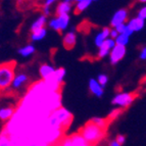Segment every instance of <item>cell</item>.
<instances>
[{"mask_svg":"<svg viewBox=\"0 0 146 146\" xmlns=\"http://www.w3.org/2000/svg\"><path fill=\"white\" fill-rule=\"evenodd\" d=\"M56 1H58V0H45L44 1V6H46V7H50L53 3H55Z\"/></svg>","mask_w":146,"mask_h":146,"instance_id":"obj_32","label":"cell"},{"mask_svg":"<svg viewBox=\"0 0 146 146\" xmlns=\"http://www.w3.org/2000/svg\"><path fill=\"white\" fill-rule=\"evenodd\" d=\"M28 80H29V79H28V76L26 75V74H24V73L17 74V75L15 76V79L12 81L10 87H11L13 90H19V89H21L25 84L27 83Z\"/></svg>","mask_w":146,"mask_h":146,"instance_id":"obj_13","label":"cell"},{"mask_svg":"<svg viewBox=\"0 0 146 146\" xmlns=\"http://www.w3.org/2000/svg\"><path fill=\"white\" fill-rule=\"evenodd\" d=\"M72 119H73V115L71 111L60 106L50 113V115L47 117L46 123L49 127L62 131L64 128H66L71 124Z\"/></svg>","mask_w":146,"mask_h":146,"instance_id":"obj_1","label":"cell"},{"mask_svg":"<svg viewBox=\"0 0 146 146\" xmlns=\"http://www.w3.org/2000/svg\"><path fill=\"white\" fill-rule=\"evenodd\" d=\"M110 28H107V27L103 28L101 31L98 32L97 35H96L95 38H94L95 46L99 48V47L103 44V42H104L106 39L110 38Z\"/></svg>","mask_w":146,"mask_h":146,"instance_id":"obj_12","label":"cell"},{"mask_svg":"<svg viewBox=\"0 0 146 146\" xmlns=\"http://www.w3.org/2000/svg\"><path fill=\"white\" fill-rule=\"evenodd\" d=\"M80 134L85 139V141L88 143V145L91 146L98 143L104 137V130L100 129L99 127L95 126L94 124L89 122L82 128Z\"/></svg>","mask_w":146,"mask_h":146,"instance_id":"obj_2","label":"cell"},{"mask_svg":"<svg viewBox=\"0 0 146 146\" xmlns=\"http://www.w3.org/2000/svg\"><path fill=\"white\" fill-rule=\"evenodd\" d=\"M47 24V17L46 15H40L38 19L33 22V24L31 25V32H34L36 30H39V29H42V28H45Z\"/></svg>","mask_w":146,"mask_h":146,"instance_id":"obj_16","label":"cell"},{"mask_svg":"<svg viewBox=\"0 0 146 146\" xmlns=\"http://www.w3.org/2000/svg\"><path fill=\"white\" fill-rule=\"evenodd\" d=\"M73 1H75V2H79V1H82V0H73Z\"/></svg>","mask_w":146,"mask_h":146,"instance_id":"obj_36","label":"cell"},{"mask_svg":"<svg viewBox=\"0 0 146 146\" xmlns=\"http://www.w3.org/2000/svg\"><path fill=\"white\" fill-rule=\"evenodd\" d=\"M126 55V47L119 46V45H115L113 48L111 49V51L110 53V61L111 64H117L119 61L124 58V56Z\"/></svg>","mask_w":146,"mask_h":146,"instance_id":"obj_6","label":"cell"},{"mask_svg":"<svg viewBox=\"0 0 146 146\" xmlns=\"http://www.w3.org/2000/svg\"><path fill=\"white\" fill-rule=\"evenodd\" d=\"M117 36H119V33H117V30H115V28H112V29H110V38H111V39L115 40Z\"/></svg>","mask_w":146,"mask_h":146,"instance_id":"obj_29","label":"cell"},{"mask_svg":"<svg viewBox=\"0 0 146 146\" xmlns=\"http://www.w3.org/2000/svg\"><path fill=\"white\" fill-rule=\"evenodd\" d=\"M91 3H92V0H82V1L76 2L75 12L76 13H82L90 6Z\"/></svg>","mask_w":146,"mask_h":146,"instance_id":"obj_20","label":"cell"},{"mask_svg":"<svg viewBox=\"0 0 146 146\" xmlns=\"http://www.w3.org/2000/svg\"><path fill=\"white\" fill-rule=\"evenodd\" d=\"M127 25H128V27H129L130 29L133 31V33H134V32H139L143 29L144 26H145V21L140 19V17H136L131 19L129 22L127 23Z\"/></svg>","mask_w":146,"mask_h":146,"instance_id":"obj_14","label":"cell"},{"mask_svg":"<svg viewBox=\"0 0 146 146\" xmlns=\"http://www.w3.org/2000/svg\"><path fill=\"white\" fill-rule=\"evenodd\" d=\"M92 124H94L95 126L99 127L100 129L104 130L107 126V121L105 119H102V117H93L90 121Z\"/></svg>","mask_w":146,"mask_h":146,"instance_id":"obj_23","label":"cell"},{"mask_svg":"<svg viewBox=\"0 0 146 146\" xmlns=\"http://www.w3.org/2000/svg\"><path fill=\"white\" fill-rule=\"evenodd\" d=\"M50 13V7H46V6H43V15H48Z\"/></svg>","mask_w":146,"mask_h":146,"instance_id":"obj_33","label":"cell"},{"mask_svg":"<svg viewBox=\"0 0 146 146\" xmlns=\"http://www.w3.org/2000/svg\"><path fill=\"white\" fill-rule=\"evenodd\" d=\"M88 87L89 90L93 95H95L96 97H101L104 93V88L98 83V81L96 79H90L89 83H88Z\"/></svg>","mask_w":146,"mask_h":146,"instance_id":"obj_11","label":"cell"},{"mask_svg":"<svg viewBox=\"0 0 146 146\" xmlns=\"http://www.w3.org/2000/svg\"><path fill=\"white\" fill-rule=\"evenodd\" d=\"M110 146H123V145H121L119 143H117L115 140H112V141L110 143Z\"/></svg>","mask_w":146,"mask_h":146,"instance_id":"obj_34","label":"cell"},{"mask_svg":"<svg viewBox=\"0 0 146 146\" xmlns=\"http://www.w3.org/2000/svg\"><path fill=\"white\" fill-rule=\"evenodd\" d=\"M73 7V0H62L56 6V15H68Z\"/></svg>","mask_w":146,"mask_h":146,"instance_id":"obj_10","label":"cell"},{"mask_svg":"<svg viewBox=\"0 0 146 146\" xmlns=\"http://www.w3.org/2000/svg\"><path fill=\"white\" fill-rule=\"evenodd\" d=\"M122 113V110L121 108H115V110H112L110 112V115H108V119H115L119 115Z\"/></svg>","mask_w":146,"mask_h":146,"instance_id":"obj_26","label":"cell"},{"mask_svg":"<svg viewBox=\"0 0 146 146\" xmlns=\"http://www.w3.org/2000/svg\"><path fill=\"white\" fill-rule=\"evenodd\" d=\"M135 98H136V94H134V93L121 92L117 93L115 97L112 98L111 103L119 108H125V107L131 105L135 100Z\"/></svg>","mask_w":146,"mask_h":146,"instance_id":"obj_4","label":"cell"},{"mask_svg":"<svg viewBox=\"0 0 146 146\" xmlns=\"http://www.w3.org/2000/svg\"><path fill=\"white\" fill-rule=\"evenodd\" d=\"M129 40H130V36H128L127 34H124V33L119 34V36L115 39V45L126 47L127 45H128V43H129Z\"/></svg>","mask_w":146,"mask_h":146,"instance_id":"obj_22","label":"cell"},{"mask_svg":"<svg viewBox=\"0 0 146 146\" xmlns=\"http://www.w3.org/2000/svg\"><path fill=\"white\" fill-rule=\"evenodd\" d=\"M115 141L121 144V145H123V144L126 142V137H125L124 135H117V138H115Z\"/></svg>","mask_w":146,"mask_h":146,"instance_id":"obj_28","label":"cell"},{"mask_svg":"<svg viewBox=\"0 0 146 146\" xmlns=\"http://www.w3.org/2000/svg\"><path fill=\"white\" fill-rule=\"evenodd\" d=\"M15 115V110L12 107H2L0 108V119L2 121H7L11 119Z\"/></svg>","mask_w":146,"mask_h":146,"instance_id":"obj_19","label":"cell"},{"mask_svg":"<svg viewBox=\"0 0 146 146\" xmlns=\"http://www.w3.org/2000/svg\"><path fill=\"white\" fill-rule=\"evenodd\" d=\"M89 146H90V145H89Z\"/></svg>","mask_w":146,"mask_h":146,"instance_id":"obj_39","label":"cell"},{"mask_svg":"<svg viewBox=\"0 0 146 146\" xmlns=\"http://www.w3.org/2000/svg\"><path fill=\"white\" fill-rule=\"evenodd\" d=\"M15 76V62L9 61L0 64V91H4L11 86Z\"/></svg>","mask_w":146,"mask_h":146,"instance_id":"obj_3","label":"cell"},{"mask_svg":"<svg viewBox=\"0 0 146 146\" xmlns=\"http://www.w3.org/2000/svg\"><path fill=\"white\" fill-rule=\"evenodd\" d=\"M115 46V41L111 38H108L106 39L101 46L99 47V50H98V57L99 58H103L105 56H108L111 51V49Z\"/></svg>","mask_w":146,"mask_h":146,"instance_id":"obj_8","label":"cell"},{"mask_svg":"<svg viewBox=\"0 0 146 146\" xmlns=\"http://www.w3.org/2000/svg\"><path fill=\"white\" fill-rule=\"evenodd\" d=\"M0 146H12L9 137L5 135L4 133L0 134Z\"/></svg>","mask_w":146,"mask_h":146,"instance_id":"obj_24","label":"cell"},{"mask_svg":"<svg viewBox=\"0 0 146 146\" xmlns=\"http://www.w3.org/2000/svg\"><path fill=\"white\" fill-rule=\"evenodd\" d=\"M55 70L56 68H54L53 66L48 64V63H44V64H42V66H40L39 73H40V76H41V78L43 79L44 81H46L47 79H49L53 75Z\"/></svg>","mask_w":146,"mask_h":146,"instance_id":"obj_15","label":"cell"},{"mask_svg":"<svg viewBox=\"0 0 146 146\" xmlns=\"http://www.w3.org/2000/svg\"><path fill=\"white\" fill-rule=\"evenodd\" d=\"M72 145L73 146H89L85 141V139L81 136V134H75L71 137Z\"/></svg>","mask_w":146,"mask_h":146,"instance_id":"obj_21","label":"cell"},{"mask_svg":"<svg viewBox=\"0 0 146 146\" xmlns=\"http://www.w3.org/2000/svg\"><path fill=\"white\" fill-rule=\"evenodd\" d=\"M128 10L123 8V9H119L117 11H115L112 15L111 20H110V26L112 28H115L119 25L126 24L127 20H128Z\"/></svg>","mask_w":146,"mask_h":146,"instance_id":"obj_7","label":"cell"},{"mask_svg":"<svg viewBox=\"0 0 146 146\" xmlns=\"http://www.w3.org/2000/svg\"><path fill=\"white\" fill-rule=\"evenodd\" d=\"M137 17H140V19H142V20H144V21L146 20V5L140 8V10L138 11V15H137Z\"/></svg>","mask_w":146,"mask_h":146,"instance_id":"obj_27","label":"cell"},{"mask_svg":"<svg viewBox=\"0 0 146 146\" xmlns=\"http://www.w3.org/2000/svg\"><path fill=\"white\" fill-rule=\"evenodd\" d=\"M125 28H126V24H123V25H119V26H117V27H115V29L117 30L119 34H122V33H124Z\"/></svg>","mask_w":146,"mask_h":146,"instance_id":"obj_31","label":"cell"},{"mask_svg":"<svg viewBox=\"0 0 146 146\" xmlns=\"http://www.w3.org/2000/svg\"><path fill=\"white\" fill-rule=\"evenodd\" d=\"M138 1L141 3H146V0H138Z\"/></svg>","mask_w":146,"mask_h":146,"instance_id":"obj_35","label":"cell"},{"mask_svg":"<svg viewBox=\"0 0 146 146\" xmlns=\"http://www.w3.org/2000/svg\"><path fill=\"white\" fill-rule=\"evenodd\" d=\"M47 35V30L45 28H42V29L39 30H36V31L32 32L31 33V40L33 42H38V41H41L43 40Z\"/></svg>","mask_w":146,"mask_h":146,"instance_id":"obj_17","label":"cell"},{"mask_svg":"<svg viewBox=\"0 0 146 146\" xmlns=\"http://www.w3.org/2000/svg\"><path fill=\"white\" fill-rule=\"evenodd\" d=\"M70 15H61L53 17L49 21V27L54 31L61 33V32L66 31L68 29V25H70Z\"/></svg>","mask_w":146,"mask_h":146,"instance_id":"obj_5","label":"cell"},{"mask_svg":"<svg viewBox=\"0 0 146 146\" xmlns=\"http://www.w3.org/2000/svg\"><path fill=\"white\" fill-rule=\"evenodd\" d=\"M96 80L98 81V83L102 86L103 88H104L105 86H106V84L108 83V77H107L106 75H104V74H100Z\"/></svg>","mask_w":146,"mask_h":146,"instance_id":"obj_25","label":"cell"},{"mask_svg":"<svg viewBox=\"0 0 146 146\" xmlns=\"http://www.w3.org/2000/svg\"><path fill=\"white\" fill-rule=\"evenodd\" d=\"M76 43H77V35H76V33L74 31L68 32L63 36L62 44H63V47L66 49H68V50L73 49L75 47Z\"/></svg>","mask_w":146,"mask_h":146,"instance_id":"obj_9","label":"cell"},{"mask_svg":"<svg viewBox=\"0 0 146 146\" xmlns=\"http://www.w3.org/2000/svg\"><path fill=\"white\" fill-rule=\"evenodd\" d=\"M139 57L141 60H146V47H143L140 51V54H139Z\"/></svg>","mask_w":146,"mask_h":146,"instance_id":"obj_30","label":"cell"},{"mask_svg":"<svg viewBox=\"0 0 146 146\" xmlns=\"http://www.w3.org/2000/svg\"><path fill=\"white\" fill-rule=\"evenodd\" d=\"M35 50H36V48H35L34 45L28 44L26 46H23L19 49V54L23 57H29L30 55L35 53Z\"/></svg>","mask_w":146,"mask_h":146,"instance_id":"obj_18","label":"cell"},{"mask_svg":"<svg viewBox=\"0 0 146 146\" xmlns=\"http://www.w3.org/2000/svg\"><path fill=\"white\" fill-rule=\"evenodd\" d=\"M144 82H145V83H146V77H145V78H144Z\"/></svg>","mask_w":146,"mask_h":146,"instance_id":"obj_37","label":"cell"},{"mask_svg":"<svg viewBox=\"0 0 146 146\" xmlns=\"http://www.w3.org/2000/svg\"><path fill=\"white\" fill-rule=\"evenodd\" d=\"M92 1H97V0H92Z\"/></svg>","mask_w":146,"mask_h":146,"instance_id":"obj_38","label":"cell"}]
</instances>
